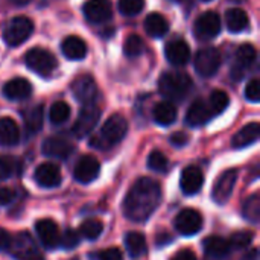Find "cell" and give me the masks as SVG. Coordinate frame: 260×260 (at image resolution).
Segmentation results:
<instances>
[{"mask_svg": "<svg viewBox=\"0 0 260 260\" xmlns=\"http://www.w3.org/2000/svg\"><path fill=\"white\" fill-rule=\"evenodd\" d=\"M161 201V187L160 183L149 178L143 177L139 178L131 189L128 190L122 209L123 215L134 222H145L148 221L157 207L160 206Z\"/></svg>", "mask_w": 260, "mask_h": 260, "instance_id": "6da1fadb", "label": "cell"}, {"mask_svg": "<svg viewBox=\"0 0 260 260\" xmlns=\"http://www.w3.org/2000/svg\"><path fill=\"white\" fill-rule=\"evenodd\" d=\"M128 133V122L122 114L110 116L102 125L101 131L91 137L90 145L98 149H110L114 145L120 143Z\"/></svg>", "mask_w": 260, "mask_h": 260, "instance_id": "7a4b0ae2", "label": "cell"}, {"mask_svg": "<svg viewBox=\"0 0 260 260\" xmlns=\"http://www.w3.org/2000/svg\"><path fill=\"white\" fill-rule=\"evenodd\" d=\"M192 88V79L187 73L183 72H168L158 81L160 93L172 101H181Z\"/></svg>", "mask_w": 260, "mask_h": 260, "instance_id": "3957f363", "label": "cell"}, {"mask_svg": "<svg viewBox=\"0 0 260 260\" xmlns=\"http://www.w3.org/2000/svg\"><path fill=\"white\" fill-rule=\"evenodd\" d=\"M32 32H34L32 20L24 15H18V17L11 18L6 23L3 29V41L8 46L15 47V46L23 44L32 35Z\"/></svg>", "mask_w": 260, "mask_h": 260, "instance_id": "277c9868", "label": "cell"}, {"mask_svg": "<svg viewBox=\"0 0 260 260\" xmlns=\"http://www.w3.org/2000/svg\"><path fill=\"white\" fill-rule=\"evenodd\" d=\"M221 62L222 56L216 47H204L198 50L193 59L195 70L203 78H212L213 75H216V72L221 67Z\"/></svg>", "mask_w": 260, "mask_h": 260, "instance_id": "5b68a950", "label": "cell"}, {"mask_svg": "<svg viewBox=\"0 0 260 260\" xmlns=\"http://www.w3.org/2000/svg\"><path fill=\"white\" fill-rule=\"evenodd\" d=\"M24 61H26V66L32 72H35L37 75H43V76H47L56 67V58L43 47L30 49L26 53Z\"/></svg>", "mask_w": 260, "mask_h": 260, "instance_id": "8992f818", "label": "cell"}, {"mask_svg": "<svg viewBox=\"0 0 260 260\" xmlns=\"http://www.w3.org/2000/svg\"><path fill=\"white\" fill-rule=\"evenodd\" d=\"M221 27H222L221 17L213 11H207L197 18L195 26H193V32H195V37L198 40L209 41V40H213L219 35Z\"/></svg>", "mask_w": 260, "mask_h": 260, "instance_id": "52a82bcc", "label": "cell"}, {"mask_svg": "<svg viewBox=\"0 0 260 260\" xmlns=\"http://www.w3.org/2000/svg\"><path fill=\"white\" fill-rule=\"evenodd\" d=\"M101 119V110L94 105V104H88L85 105L79 114H78V119L73 125V134L78 137V139H84L87 137L93 129L94 126L98 125Z\"/></svg>", "mask_w": 260, "mask_h": 260, "instance_id": "ba28073f", "label": "cell"}, {"mask_svg": "<svg viewBox=\"0 0 260 260\" xmlns=\"http://www.w3.org/2000/svg\"><path fill=\"white\" fill-rule=\"evenodd\" d=\"M174 225H175L177 232L181 236L190 238V236H195L197 233L201 232V229H203V216L195 209H184L177 215V218L174 221Z\"/></svg>", "mask_w": 260, "mask_h": 260, "instance_id": "9c48e42d", "label": "cell"}, {"mask_svg": "<svg viewBox=\"0 0 260 260\" xmlns=\"http://www.w3.org/2000/svg\"><path fill=\"white\" fill-rule=\"evenodd\" d=\"M236 181H238V169H227L218 177L212 190V198L215 200L216 204H225L230 200Z\"/></svg>", "mask_w": 260, "mask_h": 260, "instance_id": "30bf717a", "label": "cell"}, {"mask_svg": "<svg viewBox=\"0 0 260 260\" xmlns=\"http://www.w3.org/2000/svg\"><path fill=\"white\" fill-rule=\"evenodd\" d=\"M8 251H11V254L17 260H44V257L38 253L30 235L24 232L20 233L17 239H12Z\"/></svg>", "mask_w": 260, "mask_h": 260, "instance_id": "8fae6325", "label": "cell"}, {"mask_svg": "<svg viewBox=\"0 0 260 260\" xmlns=\"http://www.w3.org/2000/svg\"><path fill=\"white\" fill-rule=\"evenodd\" d=\"M41 151H43V154L46 157L56 158V160H66L73 154L75 145L67 137L52 136V137H47L44 140V143L41 146Z\"/></svg>", "mask_w": 260, "mask_h": 260, "instance_id": "7c38bea8", "label": "cell"}, {"mask_svg": "<svg viewBox=\"0 0 260 260\" xmlns=\"http://www.w3.org/2000/svg\"><path fill=\"white\" fill-rule=\"evenodd\" d=\"M84 15L93 24H102L113 17V3L110 0H88L84 3Z\"/></svg>", "mask_w": 260, "mask_h": 260, "instance_id": "4fadbf2b", "label": "cell"}, {"mask_svg": "<svg viewBox=\"0 0 260 260\" xmlns=\"http://www.w3.org/2000/svg\"><path fill=\"white\" fill-rule=\"evenodd\" d=\"M99 172H101L99 160L93 155H82L78 160V163L75 165L73 177L76 181H79L82 184H88L99 177Z\"/></svg>", "mask_w": 260, "mask_h": 260, "instance_id": "5bb4252c", "label": "cell"}, {"mask_svg": "<svg viewBox=\"0 0 260 260\" xmlns=\"http://www.w3.org/2000/svg\"><path fill=\"white\" fill-rule=\"evenodd\" d=\"M35 232H37V236H38L41 245L46 250H55V248L59 247V236H61V233H59V229H58L55 221H52L49 218L37 221Z\"/></svg>", "mask_w": 260, "mask_h": 260, "instance_id": "9a60e30c", "label": "cell"}, {"mask_svg": "<svg viewBox=\"0 0 260 260\" xmlns=\"http://www.w3.org/2000/svg\"><path fill=\"white\" fill-rule=\"evenodd\" d=\"M34 180L40 187H44V189L58 187L62 180L61 169L56 163H52V161L41 163L34 172Z\"/></svg>", "mask_w": 260, "mask_h": 260, "instance_id": "2e32d148", "label": "cell"}, {"mask_svg": "<svg viewBox=\"0 0 260 260\" xmlns=\"http://www.w3.org/2000/svg\"><path fill=\"white\" fill-rule=\"evenodd\" d=\"M72 93L84 105L93 104L94 99H96V96H98L96 81L90 75H81V76H78L73 81V84H72Z\"/></svg>", "mask_w": 260, "mask_h": 260, "instance_id": "e0dca14e", "label": "cell"}, {"mask_svg": "<svg viewBox=\"0 0 260 260\" xmlns=\"http://www.w3.org/2000/svg\"><path fill=\"white\" fill-rule=\"evenodd\" d=\"M165 55L172 66L181 67V66H186L187 61L190 59V47L184 40L177 38L166 44Z\"/></svg>", "mask_w": 260, "mask_h": 260, "instance_id": "ac0fdd59", "label": "cell"}, {"mask_svg": "<svg viewBox=\"0 0 260 260\" xmlns=\"http://www.w3.org/2000/svg\"><path fill=\"white\" fill-rule=\"evenodd\" d=\"M204 184V175L200 168L197 166H187L181 172L180 186L184 195H197Z\"/></svg>", "mask_w": 260, "mask_h": 260, "instance_id": "d6986e66", "label": "cell"}, {"mask_svg": "<svg viewBox=\"0 0 260 260\" xmlns=\"http://www.w3.org/2000/svg\"><path fill=\"white\" fill-rule=\"evenodd\" d=\"M212 117H213V114H212V110H210L207 101L197 99L192 102V105L187 110L186 123L192 128H198V126H203L204 123H207Z\"/></svg>", "mask_w": 260, "mask_h": 260, "instance_id": "ffe728a7", "label": "cell"}, {"mask_svg": "<svg viewBox=\"0 0 260 260\" xmlns=\"http://www.w3.org/2000/svg\"><path fill=\"white\" fill-rule=\"evenodd\" d=\"M256 49L251 44H242L235 55V67L232 70V75L235 79H241L244 75L245 69H250L254 62H256Z\"/></svg>", "mask_w": 260, "mask_h": 260, "instance_id": "44dd1931", "label": "cell"}, {"mask_svg": "<svg viewBox=\"0 0 260 260\" xmlns=\"http://www.w3.org/2000/svg\"><path fill=\"white\" fill-rule=\"evenodd\" d=\"M3 94L9 101H24L32 94V85L24 78H14L5 84Z\"/></svg>", "mask_w": 260, "mask_h": 260, "instance_id": "7402d4cb", "label": "cell"}, {"mask_svg": "<svg viewBox=\"0 0 260 260\" xmlns=\"http://www.w3.org/2000/svg\"><path fill=\"white\" fill-rule=\"evenodd\" d=\"M260 136V125L257 122H251L248 125H245L244 128H241L232 139V146L235 149H242L247 148L253 143L257 142Z\"/></svg>", "mask_w": 260, "mask_h": 260, "instance_id": "603a6c76", "label": "cell"}, {"mask_svg": "<svg viewBox=\"0 0 260 260\" xmlns=\"http://www.w3.org/2000/svg\"><path fill=\"white\" fill-rule=\"evenodd\" d=\"M204 253L212 259H225L233 251L230 242L219 236H210L204 241Z\"/></svg>", "mask_w": 260, "mask_h": 260, "instance_id": "cb8c5ba5", "label": "cell"}, {"mask_svg": "<svg viewBox=\"0 0 260 260\" xmlns=\"http://www.w3.org/2000/svg\"><path fill=\"white\" fill-rule=\"evenodd\" d=\"M61 50L64 53L66 58L69 59H73V61H79V59H84L85 55H87V44L82 38L79 37H67L62 44H61Z\"/></svg>", "mask_w": 260, "mask_h": 260, "instance_id": "d4e9b609", "label": "cell"}, {"mask_svg": "<svg viewBox=\"0 0 260 260\" xmlns=\"http://www.w3.org/2000/svg\"><path fill=\"white\" fill-rule=\"evenodd\" d=\"M177 116H178V111H177V107L169 102V101H163V102H158L154 110H152V117L154 120L161 125V126H169L172 125L175 120H177Z\"/></svg>", "mask_w": 260, "mask_h": 260, "instance_id": "484cf974", "label": "cell"}, {"mask_svg": "<svg viewBox=\"0 0 260 260\" xmlns=\"http://www.w3.org/2000/svg\"><path fill=\"white\" fill-rule=\"evenodd\" d=\"M43 119H44V110L43 105L37 104L23 111V123L29 134H37L43 128Z\"/></svg>", "mask_w": 260, "mask_h": 260, "instance_id": "4316f807", "label": "cell"}, {"mask_svg": "<svg viewBox=\"0 0 260 260\" xmlns=\"http://www.w3.org/2000/svg\"><path fill=\"white\" fill-rule=\"evenodd\" d=\"M20 140V129L14 119L2 117L0 119V145L2 146H15Z\"/></svg>", "mask_w": 260, "mask_h": 260, "instance_id": "83f0119b", "label": "cell"}, {"mask_svg": "<svg viewBox=\"0 0 260 260\" xmlns=\"http://www.w3.org/2000/svg\"><path fill=\"white\" fill-rule=\"evenodd\" d=\"M145 30L154 38H161L169 32V21L161 14H149L145 20Z\"/></svg>", "mask_w": 260, "mask_h": 260, "instance_id": "f1b7e54d", "label": "cell"}, {"mask_svg": "<svg viewBox=\"0 0 260 260\" xmlns=\"http://www.w3.org/2000/svg\"><path fill=\"white\" fill-rule=\"evenodd\" d=\"M125 247L133 259H139L146 253V239L139 232H129L125 235Z\"/></svg>", "mask_w": 260, "mask_h": 260, "instance_id": "f546056e", "label": "cell"}, {"mask_svg": "<svg viewBox=\"0 0 260 260\" xmlns=\"http://www.w3.org/2000/svg\"><path fill=\"white\" fill-rule=\"evenodd\" d=\"M225 24L230 32H242L248 27V15L241 8H232L225 14Z\"/></svg>", "mask_w": 260, "mask_h": 260, "instance_id": "4dcf8cb0", "label": "cell"}, {"mask_svg": "<svg viewBox=\"0 0 260 260\" xmlns=\"http://www.w3.org/2000/svg\"><path fill=\"white\" fill-rule=\"evenodd\" d=\"M242 216L251 222V224H259L260 221V195L254 192L250 195L244 204H242Z\"/></svg>", "mask_w": 260, "mask_h": 260, "instance_id": "1f68e13d", "label": "cell"}, {"mask_svg": "<svg viewBox=\"0 0 260 260\" xmlns=\"http://www.w3.org/2000/svg\"><path fill=\"white\" fill-rule=\"evenodd\" d=\"M207 104H209V107L212 110V114L215 117V116H218V114H221V113H224L227 110V107L230 104V98H229V94L225 91L215 90V91L210 93V96L207 99Z\"/></svg>", "mask_w": 260, "mask_h": 260, "instance_id": "d6a6232c", "label": "cell"}, {"mask_svg": "<svg viewBox=\"0 0 260 260\" xmlns=\"http://www.w3.org/2000/svg\"><path fill=\"white\" fill-rule=\"evenodd\" d=\"M50 122L53 125H62L69 120L70 117V107L67 102L64 101H56L53 102V105L50 107V113H49Z\"/></svg>", "mask_w": 260, "mask_h": 260, "instance_id": "836d02e7", "label": "cell"}, {"mask_svg": "<svg viewBox=\"0 0 260 260\" xmlns=\"http://www.w3.org/2000/svg\"><path fill=\"white\" fill-rule=\"evenodd\" d=\"M104 232V224L99 219H87L81 224L79 235L88 241H96Z\"/></svg>", "mask_w": 260, "mask_h": 260, "instance_id": "e575fe53", "label": "cell"}, {"mask_svg": "<svg viewBox=\"0 0 260 260\" xmlns=\"http://www.w3.org/2000/svg\"><path fill=\"white\" fill-rule=\"evenodd\" d=\"M123 52H125V55H128L129 58L140 56V55L145 52V41H143V38L139 37V35H136V34L129 35V37L125 40Z\"/></svg>", "mask_w": 260, "mask_h": 260, "instance_id": "d590c367", "label": "cell"}, {"mask_svg": "<svg viewBox=\"0 0 260 260\" xmlns=\"http://www.w3.org/2000/svg\"><path fill=\"white\" fill-rule=\"evenodd\" d=\"M148 168L154 172H166L169 169V158L161 151H152L148 157Z\"/></svg>", "mask_w": 260, "mask_h": 260, "instance_id": "8d00e7d4", "label": "cell"}, {"mask_svg": "<svg viewBox=\"0 0 260 260\" xmlns=\"http://www.w3.org/2000/svg\"><path fill=\"white\" fill-rule=\"evenodd\" d=\"M253 241H254V233L250 230H239V232L233 233L232 238L229 239L232 248H236V250L248 248Z\"/></svg>", "mask_w": 260, "mask_h": 260, "instance_id": "74e56055", "label": "cell"}, {"mask_svg": "<svg viewBox=\"0 0 260 260\" xmlns=\"http://www.w3.org/2000/svg\"><path fill=\"white\" fill-rule=\"evenodd\" d=\"M18 171V161L9 155H0V181L12 177Z\"/></svg>", "mask_w": 260, "mask_h": 260, "instance_id": "f35d334b", "label": "cell"}, {"mask_svg": "<svg viewBox=\"0 0 260 260\" xmlns=\"http://www.w3.org/2000/svg\"><path fill=\"white\" fill-rule=\"evenodd\" d=\"M145 8V0H119V11L126 17L140 14Z\"/></svg>", "mask_w": 260, "mask_h": 260, "instance_id": "ab89813d", "label": "cell"}, {"mask_svg": "<svg viewBox=\"0 0 260 260\" xmlns=\"http://www.w3.org/2000/svg\"><path fill=\"white\" fill-rule=\"evenodd\" d=\"M81 242V235L73 230V229H67L61 236H59V245L64 250H73L79 245Z\"/></svg>", "mask_w": 260, "mask_h": 260, "instance_id": "60d3db41", "label": "cell"}, {"mask_svg": "<svg viewBox=\"0 0 260 260\" xmlns=\"http://www.w3.org/2000/svg\"><path fill=\"white\" fill-rule=\"evenodd\" d=\"M245 98L247 101L253 102V104H257L260 101V82L259 79H251L247 87H245Z\"/></svg>", "mask_w": 260, "mask_h": 260, "instance_id": "b9f144b4", "label": "cell"}, {"mask_svg": "<svg viewBox=\"0 0 260 260\" xmlns=\"http://www.w3.org/2000/svg\"><path fill=\"white\" fill-rule=\"evenodd\" d=\"M98 260H123V253L116 247H110L98 254Z\"/></svg>", "mask_w": 260, "mask_h": 260, "instance_id": "7bdbcfd3", "label": "cell"}, {"mask_svg": "<svg viewBox=\"0 0 260 260\" xmlns=\"http://www.w3.org/2000/svg\"><path fill=\"white\" fill-rule=\"evenodd\" d=\"M171 143L177 148H183L189 143V134L184 131H177L171 136Z\"/></svg>", "mask_w": 260, "mask_h": 260, "instance_id": "ee69618b", "label": "cell"}, {"mask_svg": "<svg viewBox=\"0 0 260 260\" xmlns=\"http://www.w3.org/2000/svg\"><path fill=\"white\" fill-rule=\"evenodd\" d=\"M14 197H15V193H14L12 189H9V187H0V207L8 206L9 203H12Z\"/></svg>", "mask_w": 260, "mask_h": 260, "instance_id": "f6af8a7d", "label": "cell"}, {"mask_svg": "<svg viewBox=\"0 0 260 260\" xmlns=\"http://www.w3.org/2000/svg\"><path fill=\"white\" fill-rule=\"evenodd\" d=\"M12 242V236L0 227V251H8Z\"/></svg>", "mask_w": 260, "mask_h": 260, "instance_id": "bcb514c9", "label": "cell"}, {"mask_svg": "<svg viewBox=\"0 0 260 260\" xmlns=\"http://www.w3.org/2000/svg\"><path fill=\"white\" fill-rule=\"evenodd\" d=\"M171 260H197V254L192 250L184 248V250H180L175 256H172Z\"/></svg>", "mask_w": 260, "mask_h": 260, "instance_id": "7dc6e473", "label": "cell"}, {"mask_svg": "<svg viewBox=\"0 0 260 260\" xmlns=\"http://www.w3.org/2000/svg\"><path fill=\"white\" fill-rule=\"evenodd\" d=\"M172 236H171V233H168V232H165V233H160L158 236H157V239H155V244L158 245V247H165V245H168V244H171L172 242Z\"/></svg>", "mask_w": 260, "mask_h": 260, "instance_id": "c3c4849f", "label": "cell"}, {"mask_svg": "<svg viewBox=\"0 0 260 260\" xmlns=\"http://www.w3.org/2000/svg\"><path fill=\"white\" fill-rule=\"evenodd\" d=\"M242 260H259V251L256 250V248H253V250H250Z\"/></svg>", "mask_w": 260, "mask_h": 260, "instance_id": "681fc988", "label": "cell"}, {"mask_svg": "<svg viewBox=\"0 0 260 260\" xmlns=\"http://www.w3.org/2000/svg\"><path fill=\"white\" fill-rule=\"evenodd\" d=\"M14 5H18V6H24V5H27V3H30L32 0H11Z\"/></svg>", "mask_w": 260, "mask_h": 260, "instance_id": "f907efd6", "label": "cell"}, {"mask_svg": "<svg viewBox=\"0 0 260 260\" xmlns=\"http://www.w3.org/2000/svg\"><path fill=\"white\" fill-rule=\"evenodd\" d=\"M70 260H79V257H73V259H70Z\"/></svg>", "mask_w": 260, "mask_h": 260, "instance_id": "816d5d0a", "label": "cell"}, {"mask_svg": "<svg viewBox=\"0 0 260 260\" xmlns=\"http://www.w3.org/2000/svg\"><path fill=\"white\" fill-rule=\"evenodd\" d=\"M178 2H183L184 3V2H189V0H178Z\"/></svg>", "mask_w": 260, "mask_h": 260, "instance_id": "f5cc1de1", "label": "cell"}, {"mask_svg": "<svg viewBox=\"0 0 260 260\" xmlns=\"http://www.w3.org/2000/svg\"><path fill=\"white\" fill-rule=\"evenodd\" d=\"M232 2H244V0H232Z\"/></svg>", "mask_w": 260, "mask_h": 260, "instance_id": "db71d44e", "label": "cell"}, {"mask_svg": "<svg viewBox=\"0 0 260 260\" xmlns=\"http://www.w3.org/2000/svg\"><path fill=\"white\" fill-rule=\"evenodd\" d=\"M203 2H210V0H203Z\"/></svg>", "mask_w": 260, "mask_h": 260, "instance_id": "11a10c76", "label": "cell"}]
</instances>
